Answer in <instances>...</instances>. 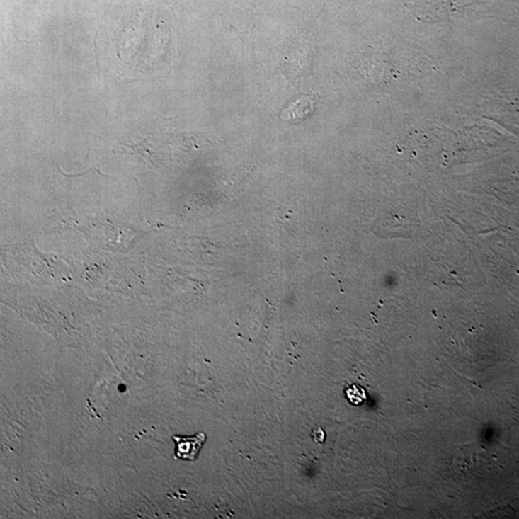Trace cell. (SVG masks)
I'll return each mask as SVG.
<instances>
[{"label":"cell","instance_id":"277c9868","mask_svg":"<svg viewBox=\"0 0 519 519\" xmlns=\"http://www.w3.org/2000/svg\"><path fill=\"white\" fill-rule=\"evenodd\" d=\"M346 394L349 402L353 405H361L367 399V392L358 384H352V386L348 387L346 389Z\"/></svg>","mask_w":519,"mask_h":519},{"label":"cell","instance_id":"3957f363","mask_svg":"<svg viewBox=\"0 0 519 519\" xmlns=\"http://www.w3.org/2000/svg\"><path fill=\"white\" fill-rule=\"evenodd\" d=\"M314 109V102L310 98H300L284 110L282 117L286 122H298L309 117Z\"/></svg>","mask_w":519,"mask_h":519},{"label":"cell","instance_id":"7a4b0ae2","mask_svg":"<svg viewBox=\"0 0 519 519\" xmlns=\"http://www.w3.org/2000/svg\"><path fill=\"white\" fill-rule=\"evenodd\" d=\"M172 440L176 443V453H174L176 459L195 461L198 458L199 451L203 448V443L206 442V434L200 432L193 437L173 435Z\"/></svg>","mask_w":519,"mask_h":519},{"label":"cell","instance_id":"5b68a950","mask_svg":"<svg viewBox=\"0 0 519 519\" xmlns=\"http://www.w3.org/2000/svg\"><path fill=\"white\" fill-rule=\"evenodd\" d=\"M312 438L314 442L317 443H322L325 440V432L321 428V427H316L312 431Z\"/></svg>","mask_w":519,"mask_h":519},{"label":"cell","instance_id":"6da1fadb","mask_svg":"<svg viewBox=\"0 0 519 519\" xmlns=\"http://www.w3.org/2000/svg\"><path fill=\"white\" fill-rule=\"evenodd\" d=\"M113 5L102 26L101 57L110 69L126 77L152 74L160 57L158 28L152 20V0H125Z\"/></svg>","mask_w":519,"mask_h":519}]
</instances>
